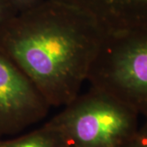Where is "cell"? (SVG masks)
Masks as SVG:
<instances>
[{
  "mask_svg": "<svg viewBox=\"0 0 147 147\" xmlns=\"http://www.w3.org/2000/svg\"><path fill=\"white\" fill-rule=\"evenodd\" d=\"M104 35L97 22L83 11L44 0L11 21L0 34V50L51 107L64 106L88 81Z\"/></svg>",
  "mask_w": 147,
  "mask_h": 147,
  "instance_id": "1",
  "label": "cell"
},
{
  "mask_svg": "<svg viewBox=\"0 0 147 147\" xmlns=\"http://www.w3.org/2000/svg\"><path fill=\"white\" fill-rule=\"evenodd\" d=\"M139 113L102 90L79 93L46 123L68 147H126L139 128Z\"/></svg>",
  "mask_w": 147,
  "mask_h": 147,
  "instance_id": "2",
  "label": "cell"
},
{
  "mask_svg": "<svg viewBox=\"0 0 147 147\" xmlns=\"http://www.w3.org/2000/svg\"><path fill=\"white\" fill-rule=\"evenodd\" d=\"M88 81L146 115L147 28L105 34Z\"/></svg>",
  "mask_w": 147,
  "mask_h": 147,
  "instance_id": "3",
  "label": "cell"
},
{
  "mask_svg": "<svg viewBox=\"0 0 147 147\" xmlns=\"http://www.w3.org/2000/svg\"><path fill=\"white\" fill-rule=\"evenodd\" d=\"M50 108L30 79L0 50V137L42 120Z\"/></svg>",
  "mask_w": 147,
  "mask_h": 147,
  "instance_id": "4",
  "label": "cell"
},
{
  "mask_svg": "<svg viewBox=\"0 0 147 147\" xmlns=\"http://www.w3.org/2000/svg\"><path fill=\"white\" fill-rule=\"evenodd\" d=\"M91 16L105 34L147 28V0H56Z\"/></svg>",
  "mask_w": 147,
  "mask_h": 147,
  "instance_id": "5",
  "label": "cell"
},
{
  "mask_svg": "<svg viewBox=\"0 0 147 147\" xmlns=\"http://www.w3.org/2000/svg\"><path fill=\"white\" fill-rule=\"evenodd\" d=\"M0 147H68L61 133L44 123L20 137L0 140Z\"/></svg>",
  "mask_w": 147,
  "mask_h": 147,
  "instance_id": "6",
  "label": "cell"
},
{
  "mask_svg": "<svg viewBox=\"0 0 147 147\" xmlns=\"http://www.w3.org/2000/svg\"><path fill=\"white\" fill-rule=\"evenodd\" d=\"M17 15L8 0H0V34Z\"/></svg>",
  "mask_w": 147,
  "mask_h": 147,
  "instance_id": "7",
  "label": "cell"
},
{
  "mask_svg": "<svg viewBox=\"0 0 147 147\" xmlns=\"http://www.w3.org/2000/svg\"><path fill=\"white\" fill-rule=\"evenodd\" d=\"M145 122L139 127L135 136L126 147H147V114L144 115Z\"/></svg>",
  "mask_w": 147,
  "mask_h": 147,
  "instance_id": "8",
  "label": "cell"
},
{
  "mask_svg": "<svg viewBox=\"0 0 147 147\" xmlns=\"http://www.w3.org/2000/svg\"><path fill=\"white\" fill-rule=\"evenodd\" d=\"M17 14L26 12L42 3L44 0H8Z\"/></svg>",
  "mask_w": 147,
  "mask_h": 147,
  "instance_id": "9",
  "label": "cell"
}]
</instances>
